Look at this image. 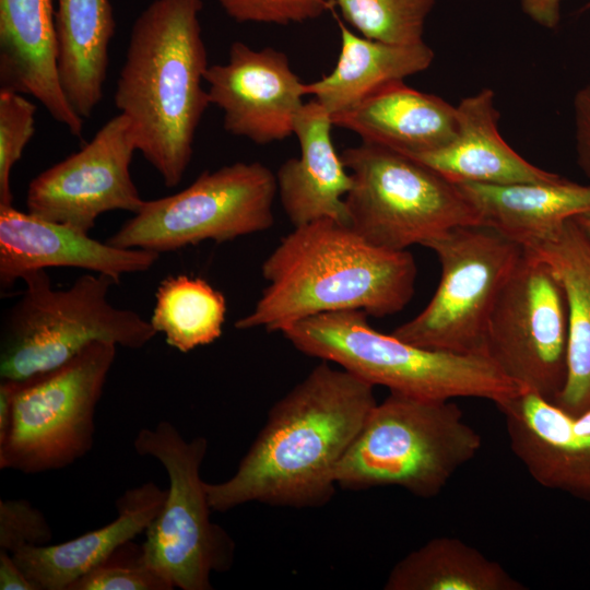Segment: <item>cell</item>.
Returning <instances> with one entry per match:
<instances>
[{
    "mask_svg": "<svg viewBox=\"0 0 590 590\" xmlns=\"http://www.w3.org/2000/svg\"><path fill=\"white\" fill-rule=\"evenodd\" d=\"M424 247L438 258L439 284L426 307L392 334L426 349L485 355L493 307L524 249L480 224L453 228Z\"/></svg>",
    "mask_w": 590,
    "mask_h": 590,
    "instance_id": "11",
    "label": "cell"
},
{
    "mask_svg": "<svg viewBox=\"0 0 590 590\" xmlns=\"http://www.w3.org/2000/svg\"><path fill=\"white\" fill-rule=\"evenodd\" d=\"M0 330V379L22 381L57 368L96 341L139 350L156 331L138 312L115 307L108 275L87 272L56 290L45 270L27 273Z\"/></svg>",
    "mask_w": 590,
    "mask_h": 590,
    "instance_id": "6",
    "label": "cell"
},
{
    "mask_svg": "<svg viewBox=\"0 0 590 590\" xmlns=\"http://www.w3.org/2000/svg\"><path fill=\"white\" fill-rule=\"evenodd\" d=\"M587 8H590V2L587 4Z\"/></svg>",
    "mask_w": 590,
    "mask_h": 590,
    "instance_id": "38",
    "label": "cell"
},
{
    "mask_svg": "<svg viewBox=\"0 0 590 590\" xmlns=\"http://www.w3.org/2000/svg\"><path fill=\"white\" fill-rule=\"evenodd\" d=\"M203 0H153L135 19L114 102L137 151L166 187L182 179L199 123L211 105L200 13Z\"/></svg>",
    "mask_w": 590,
    "mask_h": 590,
    "instance_id": "3",
    "label": "cell"
},
{
    "mask_svg": "<svg viewBox=\"0 0 590 590\" xmlns=\"http://www.w3.org/2000/svg\"><path fill=\"white\" fill-rule=\"evenodd\" d=\"M341 157L352 177L344 199L347 225L377 247L406 250L480 224L455 182L401 152L362 141Z\"/></svg>",
    "mask_w": 590,
    "mask_h": 590,
    "instance_id": "7",
    "label": "cell"
},
{
    "mask_svg": "<svg viewBox=\"0 0 590 590\" xmlns=\"http://www.w3.org/2000/svg\"><path fill=\"white\" fill-rule=\"evenodd\" d=\"M567 340L562 286L550 267L524 249L493 307L485 355L523 390L554 402L567 377Z\"/></svg>",
    "mask_w": 590,
    "mask_h": 590,
    "instance_id": "12",
    "label": "cell"
},
{
    "mask_svg": "<svg viewBox=\"0 0 590 590\" xmlns=\"http://www.w3.org/2000/svg\"><path fill=\"white\" fill-rule=\"evenodd\" d=\"M491 88L462 98L456 106L458 128L447 145L408 155L448 180L488 185L550 182L562 176L531 164L502 138L499 113Z\"/></svg>",
    "mask_w": 590,
    "mask_h": 590,
    "instance_id": "19",
    "label": "cell"
},
{
    "mask_svg": "<svg viewBox=\"0 0 590 590\" xmlns=\"http://www.w3.org/2000/svg\"><path fill=\"white\" fill-rule=\"evenodd\" d=\"M385 590H524L498 562L450 536L427 541L390 570Z\"/></svg>",
    "mask_w": 590,
    "mask_h": 590,
    "instance_id": "26",
    "label": "cell"
},
{
    "mask_svg": "<svg viewBox=\"0 0 590 590\" xmlns=\"http://www.w3.org/2000/svg\"><path fill=\"white\" fill-rule=\"evenodd\" d=\"M341 50L334 69L321 79L304 84L331 115L343 113L380 86L420 73L432 64L433 49L425 42L394 45L358 36L338 22Z\"/></svg>",
    "mask_w": 590,
    "mask_h": 590,
    "instance_id": "25",
    "label": "cell"
},
{
    "mask_svg": "<svg viewBox=\"0 0 590 590\" xmlns=\"http://www.w3.org/2000/svg\"><path fill=\"white\" fill-rule=\"evenodd\" d=\"M174 585L150 565L142 544H122L69 590H172Z\"/></svg>",
    "mask_w": 590,
    "mask_h": 590,
    "instance_id": "29",
    "label": "cell"
},
{
    "mask_svg": "<svg viewBox=\"0 0 590 590\" xmlns=\"http://www.w3.org/2000/svg\"><path fill=\"white\" fill-rule=\"evenodd\" d=\"M367 317L359 310L324 312L282 333L299 352L391 392L435 400L480 398L496 404L523 390L485 355L417 346L377 331Z\"/></svg>",
    "mask_w": 590,
    "mask_h": 590,
    "instance_id": "4",
    "label": "cell"
},
{
    "mask_svg": "<svg viewBox=\"0 0 590 590\" xmlns=\"http://www.w3.org/2000/svg\"><path fill=\"white\" fill-rule=\"evenodd\" d=\"M57 64L63 93L88 119L104 96L109 45L115 34L110 0H56Z\"/></svg>",
    "mask_w": 590,
    "mask_h": 590,
    "instance_id": "24",
    "label": "cell"
},
{
    "mask_svg": "<svg viewBox=\"0 0 590 590\" xmlns=\"http://www.w3.org/2000/svg\"><path fill=\"white\" fill-rule=\"evenodd\" d=\"M573 107L576 160L582 173L590 178V83L576 93Z\"/></svg>",
    "mask_w": 590,
    "mask_h": 590,
    "instance_id": "33",
    "label": "cell"
},
{
    "mask_svg": "<svg viewBox=\"0 0 590 590\" xmlns=\"http://www.w3.org/2000/svg\"><path fill=\"white\" fill-rule=\"evenodd\" d=\"M211 105L223 113V128L257 145L293 134L304 106V84L287 56L272 47L253 49L234 42L225 63L211 64L204 75Z\"/></svg>",
    "mask_w": 590,
    "mask_h": 590,
    "instance_id": "14",
    "label": "cell"
},
{
    "mask_svg": "<svg viewBox=\"0 0 590 590\" xmlns=\"http://www.w3.org/2000/svg\"><path fill=\"white\" fill-rule=\"evenodd\" d=\"M202 436L186 440L168 421L142 428L133 439L139 456L156 459L168 476L165 502L142 543L152 567L181 590L212 589L211 575L228 570L235 543L219 524L200 469L208 450Z\"/></svg>",
    "mask_w": 590,
    "mask_h": 590,
    "instance_id": "8",
    "label": "cell"
},
{
    "mask_svg": "<svg viewBox=\"0 0 590 590\" xmlns=\"http://www.w3.org/2000/svg\"><path fill=\"white\" fill-rule=\"evenodd\" d=\"M160 255L102 243L71 226L19 211L13 205H0L2 290L27 273L58 267L105 274L118 284L125 274L149 270Z\"/></svg>",
    "mask_w": 590,
    "mask_h": 590,
    "instance_id": "16",
    "label": "cell"
},
{
    "mask_svg": "<svg viewBox=\"0 0 590 590\" xmlns=\"http://www.w3.org/2000/svg\"><path fill=\"white\" fill-rule=\"evenodd\" d=\"M574 221L590 239V210L575 215Z\"/></svg>",
    "mask_w": 590,
    "mask_h": 590,
    "instance_id": "37",
    "label": "cell"
},
{
    "mask_svg": "<svg viewBox=\"0 0 590 590\" xmlns=\"http://www.w3.org/2000/svg\"><path fill=\"white\" fill-rule=\"evenodd\" d=\"M17 387L16 380L1 379L0 381V445L9 435Z\"/></svg>",
    "mask_w": 590,
    "mask_h": 590,
    "instance_id": "36",
    "label": "cell"
},
{
    "mask_svg": "<svg viewBox=\"0 0 590 590\" xmlns=\"http://www.w3.org/2000/svg\"><path fill=\"white\" fill-rule=\"evenodd\" d=\"M362 36L394 45L423 43L425 21L437 0H332Z\"/></svg>",
    "mask_w": 590,
    "mask_h": 590,
    "instance_id": "28",
    "label": "cell"
},
{
    "mask_svg": "<svg viewBox=\"0 0 590 590\" xmlns=\"http://www.w3.org/2000/svg\"><path fill=\"white\" fill-rule=\"evenodd\" d=\"M456 185L477 213L480 225L524 249L551 238L567 220L590 210V186L564 177L534 184Z\"/></svg>",
    "mask_w": 590,
    "mask_h": 590,
    "instance_id": "22",
    "label": "cell"
},
{
    "mask_svg": "<svg viewBox=\"0 0 590 590\" xmlns=\"http://www.w3.org/2000/svg\"><path fill=\"white\" fill-rule=\"evenodd\" d=\"M268 282L239 330L282 332L306 318L359 310L385 317L414 294L417 268L408 250L377 247L347 224L322 219L285 235L261 267Z\"/></svg>",
    "mask_w": 590,
    "mask_h": 590,
    "instance_id": "2",
    "label": "cell"
},
{
    "mask_svg": "<svg viewBox=\"0 0 590 590\" xmlns=\"http://www.w3.org/2000/svg\"><path fill=\"white\" fill-rule=\"evenodd\" d=\"M237 23L290 25L321 16L332 0H215Z\"/></svg>",
    "mask_w": 590,
    "mask_h": 590,
    "instance_id": "31",
    "label": "cell"
},
{
    "mask_svg": "<svg viewBox=\"0 0 590 590\" xmlns=\"http://www.w3.org/2000/svg\"><path fill=\"white\" fill-rule=\"evenodd\" d=\"M276 193L275 174L260 162L204 170L185 189L145 200L106 241L161 253L204 240H234L273 225Z\"/></svg>",
    "mask_w": 590,
    "mask_h": 590,
    "instance_id": "10",
    "label": "cell"
},
{
    "mask_svg": "<svg viewBox=\"0 0 590 590\" xmlns=\"http://www.w3.org/2000/svg\"><path fill=\"white\" fill-rule=\"evenodd\" d=\"M51 540L46 517L28 500L0 499V550L14 554L27 546L50 544Z\"/></svg>",
    "mask_w": 590,
    "mask_h": 590,
    "instance_id": "32",
    "label": "cell"
},
{
    "mask_svg": "<svg viewBox=\"0 0 590 590\" xmlns=\"http://www.w3.org/2000/svg\"><path fill=\"white\" fill-rule=\"evenodd\" d=\"M166 495L167 489L153 482L128 488L116 502V518L106 526L70 541L27 546L12 555L37 590H69L119 546L144 533Z\"/></svg>",
    "mask_w": 590,
    "mask_h": 590,
    "instance_id": "21",
    "label": "cell"
},
{
    "mask_svg": "<svg viewBox=\"0 0 590 590\" xmlns=\"http://www.w3.org/2000/svg\"><path fill=\"white\" fill-rule=\"evenodd\" d=\"M562 0H520L523 12L539 25L553 30L560 21Z\"/></svg>",
    "mask_w": 590,
    "mask_h": 590,
    "instance_id": "35",
    "label": "cell"
},
{
    "mask_svg": "<svg viewBox=\"0 0 590 590\" xmlns=\"http://www.w3.org/2000/svg\"><path fill=\"white\" fill-rule=\"evenodd\" d=\"M376 403L373 385L322 361L273 404L235 473L205 482L212 510L327 505L337 467Z\"/></svg>",
    "mask_w": 590,
    "mask_h": 590,
    "instance_id": "1",
    "label": "cell"
},
{
    "mask_svg": "<svg viewBox=\"0 0 590 590\" xmlns=\"http://www.w3.org/2000/svg\"><path fill=\"white\" fill-rule=\"evenodd\" d=\"M134 152L131 123L119 113L78 152L31 180L27 212L87 234L105 212L137 213L145 200L130 174Z\"/></svg>",
    "mask_w": 590,
    "mask_h": 590,
    "instance_id": "13",
    "label": "cell"
},
{
    "mask_svg": "<svg viewBox=\"0 0 590 590\" xmlns=\"http://www.w3.org/2000/svg\"><path fill=\"white\" fill-rule=\"evenodd\" d=\"M0 85L33 96L54 120L82 138L84 119L59 80L54 0H0Z\"/></svg>",
    "mask_w": 590,
    "mask_h": 590,
    "instance_id": "17",
    "label": "cell"
},
{
    "mask_svg": "<svg viewBox=\"0 0 590 590\" xmlns=\"http://www.w3.org/2000/svg\"><path fill=\"white\" fill-rule=\"evenodd\" d=\"M482 447L451 400L391 392L376 403L335 470L338 487L399 486L433 498Z\"/></svg>",
    "mask_w": 590,
    "mask_h": 590,
    "instance_id": "5",
    "label": "cell"
},
{
    "mask_svg": "<svg viewBox=\"0 0 590 590\" xmlns=\"http://www.w3.org/2000/svg\"><path fill=\"white\" fill-rule=\"evenodd\" d=\"M117 345L96 341L63 365L19 381L0 469L24 474L60 470L93 447L95 411Z\"/></svg>",
    "mask_w": 590,
    "mask_h": 590,
    "instance_id": "9",
    "label": "cell"
},
{
    "mask_svg": "<svg viewBox=\"0 0 590 590\" xmlns=\"http://www.w3.org/2000/svg\"><path fill=\"white\" fill-rule=\"evenodd\" d=\"M332 127L331 115L316 99L305 103L295 119L300 154L275 174L282 208L294 227L322 219L349 222L344 199L352 177L333 145Z\"/></svg>",
    "mask_w": 590,
    "mask_h": 590,
    "instance_id": "18",
    "label": "cell"
},
{
    "mask_svg": "<svg viewBox=\"0 0 590 590\" xmlns=\"http://www.w3.org/2000/svg\"><path fill=\"white\" fill-rule=\"evenodd\" d=\"M226 316L225 296L205 280L186 274L164 279L155 293L151 324L182 353L217 340Z\"/></svg>",
    "mask_w": 590,
    "mask_h": 590,
    "instance_id": "27",
    "label": "cell"
},
{
    "mask_svg": "<svg viewBox=\"0 0 590 590\" xmlns=\"http://www.w3.org/2000/svg\"><path fill=\"white\" fill-rule=\"evenodd\" d=\"M495 405L512 452L534 481L590 502V409L571 415L529 390Z\"/></svg>",
    "mask_w": 590,
    "mask_h": 590,
    "instance_id": "15",
    "label": "cell"
},
{
    "mask_svg": "<svg viewBox=\"0 0 590 590\" xmlns=\"http://www.w3.org/2000/svg\"><path fill=\"white\" fill-rule=\"evenodd\" d=\"M552 270L567 309V377L554 403L571 415L590 409V239L574 219L529 248Z\"/></svg>",
    "mask_w": 590,
    "mask_h": 590,
    "instance_id": "23",
    "label": "cell"
},
{
    "mask_svg": "<svg viewBox=\"0 0 590 590\" xmlns=\"http://www.w3.org/2000/svg\"><path fill=\"white\" fill-rule=\"evenodd\" d=\"M36 109L24 94L0 88V205H13L11 174L35 133Z\"/></svg>",
    "mask_w": 590,
    "mask_h": 590,
    "instance_id": "30",
    "label": "cell"
},
{
    "mask_svg": "<svg viewBox=\"0 0 590 590\" xmlns=\"http://www.w3.org/2000/svg\"><path fill=\"white\" fill-rule=\"evenodd\" d=\"M334 127L351 130L362 141L405 155L438 150L456 137L457 109L441 97L389 82L354 107L331 116Z\"/></svg>",
    "mask_w": 590,
    "mask_h": 590,
    "instance_id": "20",
    "label": "cell"
},
{
    "mask_svg": "<svg viewBox=\"0 0 590 590\" xmlns=\"http://www.w3.org/2000/svg\"><path fill=\"white\" fill-rule=\"evenodd\" d=\"M0 589L1 590H37L19 566L13 555L0 550Z\"/></svg>",
    "mask_w": 590,
    "mask_h": 590,
    "instance_id": "34",
    "label": "cell"
}]
</instances>
